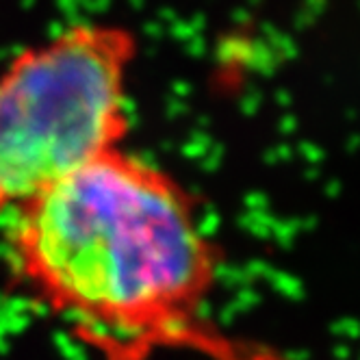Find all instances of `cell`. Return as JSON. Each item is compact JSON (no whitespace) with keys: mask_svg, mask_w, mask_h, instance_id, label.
Instances as JSON below:
<instances>
[{"mask_svg":"<svg viewBox=\"0 0 360 360\" xmlns=\"http://www.w3.org/2000/svg\"><path fill=\"white\" fill-rule=\"evenodd\" d=\"M187 349L207 360H289L265 343L233 337L213 323H204Z\"/></svg>","mask_w":360,"mask_h":360,"instance_id":"obj_3","label":"cell"},{"mask_svg":"<svg viewBox=\"0 0 360 360\" xmlns=\"http://www.w3.org/2000/svg\"><path fill=\"white\" fill-rule=\"evenodd\" d=\"M22 287L102 360L187 349L207 323L217 248L193 198L165 169L113 148L9 219Z\"/></svg>","mask_w":360,"mask_h":360,"instance_id":"obj_1","label":"cell"},{"mask_svg":"<svg viewBox=\"0 0 360 360\" xmlns=\"http://www.w3.org/2000/svg\"><path fill=\"white\" fill-rule=\"evenodd\" d=\"M135 55L133 31L83 22L24 48L0 72V217L122 148Z\"/></svg>","mask_w":360,"mask_h":360,"instance_id":"obj_2","label":"cell"}]
</instances>
